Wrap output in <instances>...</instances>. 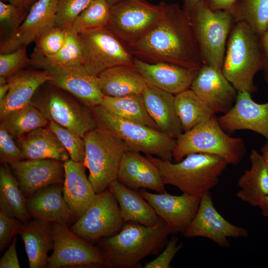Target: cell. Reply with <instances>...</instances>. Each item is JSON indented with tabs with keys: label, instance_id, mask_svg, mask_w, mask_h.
Segmentation results:
<instances>
[{
	"label": "cell",
	"instance_id": "obj_50",
	"mask_svg": "<svg viewBox=\"0 0 268 268\" xmlns=\"http://www.w3.org/2000/svg\"><path fill=\"white\" fill-rule=\"evenodd\" d=\"M3 2L7 1L9 3L23 8L29 11L32 6L37 0H0Z\"/></svg>",
	"mask_w": 268,
	"mask_h": 268
},
{
	"label": "cell",
	"instance_id": "obj_18",
	"mask_svg": "<svg viewBox=\"0 0 268 268\" xmlns=\"http://www.w3.org/2000/svg\"><path fill=\"white\" fill-rule=\"evenodd\" d=\"M9 166L26 198L49 186L64 183V162L60 160L23 159Z\"/></svg>",
	"mask_w": 268,
	"mask_h": 268
},
{
	"label": "cell",
	"instance_id": "obj_54",
	"mask_svg": "<svg viewBox=\"0 0 268 268\" xmlns=\"http://www.w3.org/2000/svg\"><path fill=\"white\" fill-rule=\"evenodd\" d=\"M9 85L8 82L0 84V102L2 101L6 95L9 90Z\"/></svg>",
	"mask_w": 268,
	"mask_h": 268
},
{
	"label": "cell",
	"instance_id": "obj_49",
	"mask_svg": "<svg viewBox=\"0 0 268 268\" xmlns=\"http://www.w3.org/2000/svg\"><path fill=\"white\" fill-rule=\"evenodd\" d=\"M262 50L265 60V65L263 68L266 81L268 83V28L260 38Z\"/></svg>",
	"mask_w": 268,
	"mask_h": 268
},
{
	"label": "cell",
	"instance_id": "obj_14",
	"mask_svg": "<svg viewBox=\"0 0 268 268\" xmlns=\"http://www.w3.org/2000/svg\"><path fill=\"white\" fill-rule=\"evenodd\" d=\"M184 234L187 238L208 239L222 247L230 246L228 238H246L249 236L246 228L232 224L218 212L210 192L201 196L197 212Z\"/></svg>",
	"mask_w": 268,
	"mask_h": 268
},
{
	"label": "cell",
	"instance_id": "obj_34",
	"mask_svg": "<svg viewBox=\"0 0 268 268\" xmlns=\"http://www.w3.org/2000/svg\"><path fill=\"white\" fill-rule=\"evenodd\" d=\"M175 105L183 132L215 115L209 104L190 88L175 95Z\"/></svg>",
	"mask_w": 268,
	"mask_h": 268
},
{
	"label": "cell",
	"instance_id": "obj_7",
	"mask_svg": "<svg viewBox=\"0 0 268 268\" xmlns=\"http://www.w3.org/2000/svg\"><path fill=\"white\" fill-rule=\"evenodd\" d=\"M30 104L49 121L69 129L82 138L97 128L90 107L49 82L37 90Z\"/></svg>",
	"mask_w": 268,
	"mask_h": 268
},
{
	"label": "cell",
	"instance_id": "obj_5",
	"mask_svg": "<svg viewBox=\"0 0 268 268\" xmlns=\"http://www.w3.org/2000/svg\"><path fill=\"white\" fill-rule=\"evenodd\" d=\"M197 153L216 155L228 164L235 165L244 158L246 147L241 138L232 137L225 133L214 115L176 138L172 159L179 162L186 156Z\"/></svg>",
	"mask_w": 268,
	"mask_h": 268
},
{
	"label": "cell",
	"instance_id": "obj_3",
	"mask_svg": "<svg viewBox=\"0 0 268 268\" xmlns=\"http://www.w3.org/2000/svg\"><path fill=\"white\" fill-rule=\"evenodd\" d=\"M158 168L165 185L174 186L183 193L201 197L218 184L228 163L216 155L197 153L179 162L146 155Z\"/></svg>",
	"mask_w": 268,
	"mask_h": 268
},
{
	"label": "cell",
	"instance_id": "obj_8",
	"mask_svg": "<svg viewBox=\"0 0 268 268\" xmlns=\"http://www.w3.org/2000/svg\"><path fill=\"white\" fill-rule=\"evenodd\" d=\"M85 154L83 164L88 170V178L95 192L100 193L117 180L120 163L129 148L111 134L96 128L84 136Z\"/></svg>",
	"mask_w": 268,
	"mask_h": 268
},
{
	"label": "cell",
	"instance_id": "obj_42",
	"mask_svg": "<svg viewBox=\"0 0 268 268\" xmlns=\"http://www.w3.org/2000/svg\"><path fill=\"white\" fill-rule=\"evenodd\" d=\"M29 11L25 9L0 1V32L7 33L6 36L16 32Z\"/></svg>",
	"mask_w": 268,
	"mask_h": 268
},
{
	"label": "cell",
	"instance_id": "obj_40",
	"mask_svg": "<svg viewBox=\"0 0 268 268\" xmlns=\"http://www.w3.org/2000/svg\"><path fill=\"white\" fill-rule=\"evenodd\" d=\"M48 127L57 135L68 152L70 159L76 162H83L85 154L83 138L52 121H49Z\"/></svg>",
	"mask_w": 268,
	"mask_h": 268
},
{
	"label": "cell",
	"instance_id": "obj_55",
	"mask_svg": "<svg viewBox=\"0 0 268 268\" xmlns=\"http://www.w3.org/2000/svg\"><path fill=\"white\" fill-rule=\"evenodd\" d=\"M111 6L123 0H107Z\"/></svg>",
	"mask_w": 268,
	"mask_h": 268
},
{
	"label": "cell",
	"instance_id": "obj_39",
	"mask_svg": "<svg viewBox=\"0 0 268 268\" xmlns=\"http://www.w3.org/2000/svg\"><path fill=\"white\" fill-rule=\"evenodd\" d=\"M67 36V29L55 26L43 34L36 41L31 60L54 55L63 47Z\"/></svg>",
	"mask_w": 268,
	"mask_h": 268
},
{
	"label": "cell",
	"instance_id": "obj_16",
	"mask_svg": "<svg viewBox=\"0 0 268 268\" xmlns=\"http://www.w3.org/2000/svg\"><path fill=\"white\" fill-rule=\"evenodd\" d=\"M139 193L166 223L171 233H184L197 212L201 198L185 193L177 196L144 190Z\"/></svg>",
	"mask_w": 268,
	"mask_h": 268
},
{
	"label": "cell",
	"instance_id": "obj_6",
	"mask_svg": "<svg viewBox=\"0 0 268 268\" xmlns=\"http://www.w3.org/2000/svg\"><path fill=\"white\" fill-rule=\"evenodd\" d=\"M91 109L97 128L120 138L130 150L172 161L176 139L145 125L117 117L101 105Z\"/></svg>",
	"mask_w": 268,
	"mask_h": 268
},
{
	"label": "cell",
	"instance_id": "obj_46",
	"mask_svg": "<svg viewBox=\"0 0 268 268\" xmlns=\"http://www.w3.org/2000/svg\"><path fill=\"white\" fill-rule=\"evenodd\" d=\"M182 247L181 243H178V238L173 236L166 245L164 251L155 259L146 263L144 268H169L171 263Z\"/></svg>",
	"mask_w": 268,
	"mask_h": 268
},
{
	"label": "cell",
	"instance_id": "obj_26",
	"mask_svg": "<svg viewBox=\"0 0 268 268\" xmlns=\"http://www.w3.org/2000/svg\"><path fill=\"white\" fill-rule=\"evenodd\" d=\"M146 110L159 130L176 139L183 131L175 105V95L147 85L142 92Z\"/></svg>",
	"mask_w": 268,
	"mask_h": 268
},
{
	"label": "cell",
	"instance_id": "obj_23",
	"mask_svg": "<svg viewBox=\"0 0 268 268\" xmlns=\"http://www.w3.org/2000/svg\"><path fill=\"white\" fill-rule=\"evenodd\" d=\"M134 66L147 85L175 95L190 88L199 70L166 63H149L135 57Z\"/></svg>",
	"mask_w": 268,
	"mask_h": 268
},
{
	"label": "cell",
	"instance_id": "obj_25",
	"mask_svg": "<svg viewBox=\"0 0 268 268\" xmlns=\"http://www.w3.org/2000/svg\"><path fill=\"white\" fill-rule=\"evenodd\" d=\"M7 79L9 88L5 97L0 102V120L30 104L37 90L50 81V77L45 69L22 70Z\"/></svg>",
	"mask_w": 268,
	"mask_h": 268
},
{
	"label": "cell",
	"instance_id": "obj_35",
	"mask_svg": "<svg viewBox=\"0 0 268 268\" xmlns=\"http://www.w3.org/2000/svg\"><path fill=\"white\" fill-rule=\"evenodd\" d=\"M84 47L79 34L72 28L67 29L63 47L53 56L31 60V64L43 69L50 67H69L83 65Z\"/></svg>",
	"mask_w": 268,
	"mask_h": 268
},
{
	"label": "cell",
	"instance_id": "obj_33",
	"mask_svg": "<svg viewBox=\"0 0 268 268\" xmlns=\"http://www.w3.org/2000/svg\"><path fill=\"white\" fill-rule=\"evenodd\" d=\"M100 105L117 117L159 130L146 110L142 93L119 97L104 95Z\"/></svg>",
	"mask_w": 268,
	"mask_h": 268
},
{
	"label": "cell",
	"instance_id": "obj_2",
	"mask_svg": "<svg viewBox=\"0 0 268 268\" xmlns=\"http://www.w3.org/2000/svg\"><path fill=\"white\" fill-rule=\"evenodd\" d=\"M171 233L161 218L152 226L129 221L116 234L99 240L96 246L107 268H137L144 258L157 254L167 244Z\"/></svg>",
	"mask_w": 268,
	"mask_h": 268
},
{
	"label": "cell",
	"instance_id": "obj_24",
	"mask_svg": "<svg viewBox=\"0 0 268 268\" xmlns=\"http://www.w3.org/2000/svg\"><path fill=\"white\" fill-rule=\"evenodd\" d=\"M63 195L75 221L80 218L96 196L85 172L83 162L69 159L64 162Z\"/></svg>",
	"mask_w": 268,
	"mask_h": 268
},
{
	"label": "cell",
	"instance_id": "obj_28",
	"mask_svg": "<svg viewBox=\"0 0 268 268\" xmlns=\"http://www.w3.org/2000/svg\"><path fill=\"white\" fill-rule=\"evenodd\" d=\"M108 189L116 199L124 223L132 221L146 226L156 224L161 218L139 192L131 189L117 180L112 182Z\"/></svg>",
	"mask_w": 268,
	"mask_h": 268
},
{
	"label": "cell",
	"instance_id": "obj_51",
	"mask_svg": "<svg viewBox=\"0 0 268 268\" xmlns=\"http://www.w3.org/2000/svg\"><path fill=\"white\" fill-rule=\"evenodd\" d=\"M258 207L261 209L263 215L268 219V195L263 199Z\"/></svg>",
	"mask_w": 268,
	"mask_h": 268
},
{
	"label": "cell",
	"instance_id": "obj_52",
	"mask_svg": "<svg viewBox=\"0 0 268 268\" xmlns=\"http://www.w3.org/2000/svg\"><path fill=\"white\" fill-rule=\"evenodd\" d=\"M202 0H186L185 10L189 12H191Z\"/></svg>",
	"mask_w": 268,
	"mask_h": 268
},
{
	"label": "cell",
	"instance_id": "obj_38",
	"mask_svg": "<svg viewBox=\"0 0 268 268\" xmlns=\"http://www.w3.org/2000/svg\"><path fill=\"white\" fill-rule=\"evenodd\" d=\"M111 7L107 0H92L77 17L72 29L80 34L108 26Z\"/></svg>",
	"mask_w": 268,
	"mask_h": 268
},
{
	"label": "cell",
	"instance_id": "obj_4",
	"mask_svg": "<svg viewBox=\"0 0 268 268\" xmlns=\"http://www.w3.org/2000/svg\"><path fill=\"white\" fill-rule=\"evenodd\" d=\"M265 60L260 38L245 23L235 22L228 38L221 71L238 92L256 90L255 74Z\"/></svg>",
	"mask_w": 268,
	"mask_h": 268
},
{
	"label": "cell",
	"instance_id": "obj_44",
	"mask_svg": "<svg viewBox=\"0 0 268 268\" xmlns=\"http://www.w3.org/2000/svg\"><path fill=\"white\" fill-rule=\"evenodd\" d=\"M5 128L0 125V162L10 164L24 159L22 151Z\"/></svg>",
	"mask_w": 268,
	"mask_h": 268
},
{
	"label": "cell",
	"instance_id": "obj_19",
	"mask_svg": "<svg viewBox=\"0 0 268 268\" xmlns=\"http://www.w3.org/2000/svg\"><path fill=\"white\" fill-rule=\"evenodd\" d=\"M217 120L225 131H252L268 141V102H256L247 91L238 92L233 106Z\"/></svg>",
	"mask_w": 268,
	"mask_h": 268
},
{
	"label": "cell",
	"instance_id": "obj_53",
	"mask_svg": "<svg viewBox=\"0 0 268 268\" xmlns=\"http://www.w3.org/2000/svg\"><path fill=\"white\" fill-rule=\"evenodd\" d=\"M261 151V154L264 159L268 169V141H267L262 145Z\"/></svg>",
	"mask_w": 268,
	"mask_h": 268
},
{
	"label": "cell",
	"instance_id": "obj_22",
	"mask_svg": "<svg viewBox=\"0 0 268 268\" xmlns=\"http://www.w3.org/2000/svg\"><path fill=\"white\" fill-rule=\"evenodd\" d=\"M27 208L33 219L67 225L76 221L63 195V184L49 186L27 198Z\"/></svg>",
	"mask_w": 268,
	"mask_h": 268
},
{
	"label": "cell",
	"instance_id": "obj_48",
	"mask_svg": "<svg viewBox=\"0 0 268 268\" xmlns=\"http://www.w3.org/2000/svg\"><path fill=\"white\" fill-rule=\"evenodd\" d=\"M238 0H205L208 7L213 10L230 9Z\"/></svg>",
	"mask_w": 268,
	"mask_h": 268
},
{
	"label": "cell",
	"instance_id": "obj_41",
	"mask_svg": "<svg viewBox=\"0 0 268 268\" xmlns=\"http://www.w3.org/2000/svg\"><path fill=\"white\" fill-rule=\"evenodd\" d=\"M92 0H58L56 26L64 29L72 27L79 15Z\"/></svg>",
	"mask_w": 268,
	"mask_h": 268
},
{
	"label": "cell",
	"instance_id": "obj_15",
	"mask_svg": "<svg viewBox=\"0 0 268 268\" xmlns=\"http://www.w3.org/2000/svg\"><path fill=\"white\" fill-rule=\"evenodd\" d=\"M58 3V0H37L16 32L0 41V54L27 47L56 26Z\"/></svg>",
	"mask_w": 268,
	"mask_h": 268
},
{
	"label": "cell",
	"instance_id": "obj_36",
	"mask_svg": "<svg viewBox=\"0 0 268 268\" xmlns=\"http://www.w3.org/2000/svg\"><path fill=\"white\" fill-rule=\"evenodd\" d=\"M0 120V125L13 139H18L36 129L45 127L49 123V121L31 104L10 113Z\"/></svg>",
	"mask_w": 268,
	"mask_h": 268
},
{
	"label": "cell",
	"instance_id": "obj_31",
	"mask_svg": "<svg viewBox=\"0 0 268 268\" xmlns=\"http://www.w3.org/2000/svg\"><path fill=\"white\" fill-rule=\"evenodd\" d=\"M251 168L239 178L240 188L236 195L241 201L253 206H258L268 195V169L261 153L252 149L249 156Z\"/></svg>",
	"mask_w": 268,
	"mask_h": 268
},
{
	"label": "cell",
	"instance_id": "obj_45",
	"mask_svg": "<svg viewBox=\"0 0 268 268\" xmlns=\"http://www.w3.org/2000/svg\"><path fill=\"white\" fill-rule=\"evenodd\" d=\"M22 222L18 219L8 216L0 211V252L9 245L15 235L18 234Z\"/></svg>",
	"mask_w": 268,
	"mask_h": 268
},
{
	"label": "cell",
	"instance_id": "obj_32",
	"mask_svg": "<svg viewBox=\"0 0 268 268\" xmlns=\"http://www.w3.org/2000/svg\"><path fill=\"white\" fill-rule=\"evenodd\" d=\"M0 211L22 223L31 220L27 208V198L8 164H2L0 167Z\"/></svg>",
	"mask_w": 268,
	"mask_h": 268
},
{
	"label": "cell",
	"instance_id": "obj_17",
	"mask_svg": "<svg viewBox=\"0 0 268 268\" xmlns=\"http://www.w3.org/2000/svg\"><path fill=\"white\" fill-rule=\"evenodd\" d=\"M49 82L70 94L90 107L100 105L104 96L98 81L97 76L90 73L84 66L50 67Z\"/></svg>",
	"mask_w": 268,
	"mask_h": 268
},
{
	"label": "cell",
	"instance_id": "obj_11",
	"mask_svg": "<svg viewBox=\"0 0 268 268\" xmlns=\"http://www.w3.org/2000/svg\"><path fill=\"white\" fill-rule=\"evenodd\" d=\"M84 51L83 66L98 76L109 68L134 65V57L128 47L108 27L78 34Z\"/></svg>",
	"mask_w": 268,
	"mask_h": 268
},
{
	"label": "cell",
	"instance_id": "obj_30",
	"mask_svg": "<svg viewBox=\"0 0 268 268\" xmlns=\"http://www.w3.org/2000/svg\"><path fill=\"white\" fill-rule=\"evenodd\" d=\"M97 77L102 93L107 96L142 93L147 85L134 65H121L109 68L101 72Z\"/></svg>",
	"mask_w": 268,
	"mask_h": 268
},
{
	"label": "cell",
	"instance_id": "obj_21",
	"mask_svg": "<svg viewBox=\"0 0 268 268\" xmlns=\"http://www.w3.org/2000/svg\"><path fill=\"white\" fill-rule=\"evenodd\" d=\"M117 180L133 189H147L157 193L166 191V185L155 165L140 152L128 150L122 157Z\"/></svg>",
	"mask_w": 268,
	"mask_h": 268
},
{
	"label": "cell",
	"instance_id": "obj_1",
	"mask_svg": "<svg viewBox=\"0 0 268 268\" xmlns=\"http://www.w3.org/2000/svg\"><path fill=\"white\" fill-rule=\"evenodd\" d=\"M128 48L149 63H166L199 70L204 65L190 12L169 5L163 19Z\"/></svg>",
	"mask_w": 268,
	"mask_h": 268
},
{
	"label": "cell",
	"instance_id": "obj_29",
	"mask_svg": "<svg viewBox=\"0 0 268 268\" xmlns=\"http://www.w3.org/2000/svg\"><path fill=\"white\" fill-rule=\"evenodd\" d=\"M17 142L24 159H51L65 162L70 159L67 150L48 127L36 129Z\"/></svg>",
	"mask_w": 268,
	"mask_h": 268
},
{
	"label": "cell",
	"instance_id": "obj_27",
	"mask_svg": "<svg viewBox=\"0 0 268 268\" xmlns=\"http://www.w3.org/2000/svg\"><path fill=\"white\" fill-rule=\"evenodd\" d=\"M23 241L30 268H47L48 252L53 249L52 223L33 219L22 223L18 233Z\"/></svg>",
	"mask_w": 268,
	"mask_h": 268
},
{
	"label": "cell",
	"instance_id": "obj_47",
	"mask_svg": "<svg viewBox=\"0 0 268 268\" xmlns=\"http://www.w3.org/2000/svg\"><path fill=\"white\" fill-rule=\"evenodd\" d=\"M16 238L14 237L8 248L0 260V268H19L16 249Z\"/></svg>",
	"mask_w": 268,
	"mask_h": 268
},
{
	"label": "cell",
	"instance_id": "obj_37",
	"mask_svg": "<svg viewBox=\"0 0 268 268\" xmlns=\"http://www.w3.org/2000/svg\"><path fill=\"white\" fill-rule=\"evenodd\" d=\"M228 10L235 23H246L260 38L268 28V0H243Z\"/></svg>",
	"mask_w": 268,
	"mask_h": 268
},
{
	"label": "cell",
	"instance_id": "obj_9",
	"mask_svg": "<svg viewBox=\"0 0 268 268\" xmlns=\"http://www.w3.org/2000/svg\"><path fill=\"white\" fill-rule=\"evenodd\" d=\"M190 12L203 64L221 70L233 16L228 10H212L205 0Z\"/></svg>",
	"mask_w": 268,
	"mask_h": 268
},
{
	"label": "cell",
	"instance_id": "obj_20",
	"mask_svg": "<svg viewBox=\"0 0 268 268\" xmlns=\"http://www.w3.org/2000/svg\"><path fill=\"white\" fill-rule=\"evenodd\" d=\"M190 89L206 101L215 114L229 111L237 95L221 69L206 64L199 69Z\"/></svg>",
	"mask_w": 268,
	"mask_h": 268
},
{
	"label": "cell",
	"instance_id": "obj_13",
	"mask_svg": "<svg viewBox=\"0 0 268 268\" xmlns=\"http://www.w3.org/2000/svg\"><path fill=\"white\" fill-rule=\"evenodd\" d=\"M53 252L47 268H82L104 266L105 260L97 246L74 233L67 225L52 223Z\"/></svg>",
	"mask_w": 268,
	"mask_h": 268
},
{
	"label": "cell",
	"instance_id": "obj_43",
	"mask_svg": "<svg viewBox=\"0 0 268 268\" xmlns=\"http://www.w3.org/2000/svg\"><path fill=\"white\" fill-rule=\"evenodd\" d=\"M31 64V59L28 56L26 47L6 54L0 55V76L7 78Z\"/></svg>",
	"mask_w": 268,
	"mask_h": 268
},
{
	"label": "cell",
	"instance_id": "obj_10",
	"mask_svg": "<svg viewBox=\"0 0 268 268\" xmlns=\"http://www.w3.org/2000/svg\"><path fill=\"white\" fill-rule=\"evenodd\" d=\"M169 6L145 0H123L111 6L108 27L128 47L161 21Z\"/></svg>",
	"mask_w": 268,
	"mask_h": 268
},
{
	"label": "cell",
	"instance_id": "obj_12",
	"mask_svg": "<svg viewBox=\"0 0 268 268\" xmlns=\"http://www.w3.org/2000/svg\"><path fill=\"white\" fill-rule=\"evenodd\" d=\"M124 224L118 202L108 188L96 194L91 204L70 229L93 244L116 234Z\"/></svg>",
	"mask_w": 268,
	"mask_h": 268
}]
</instances>
